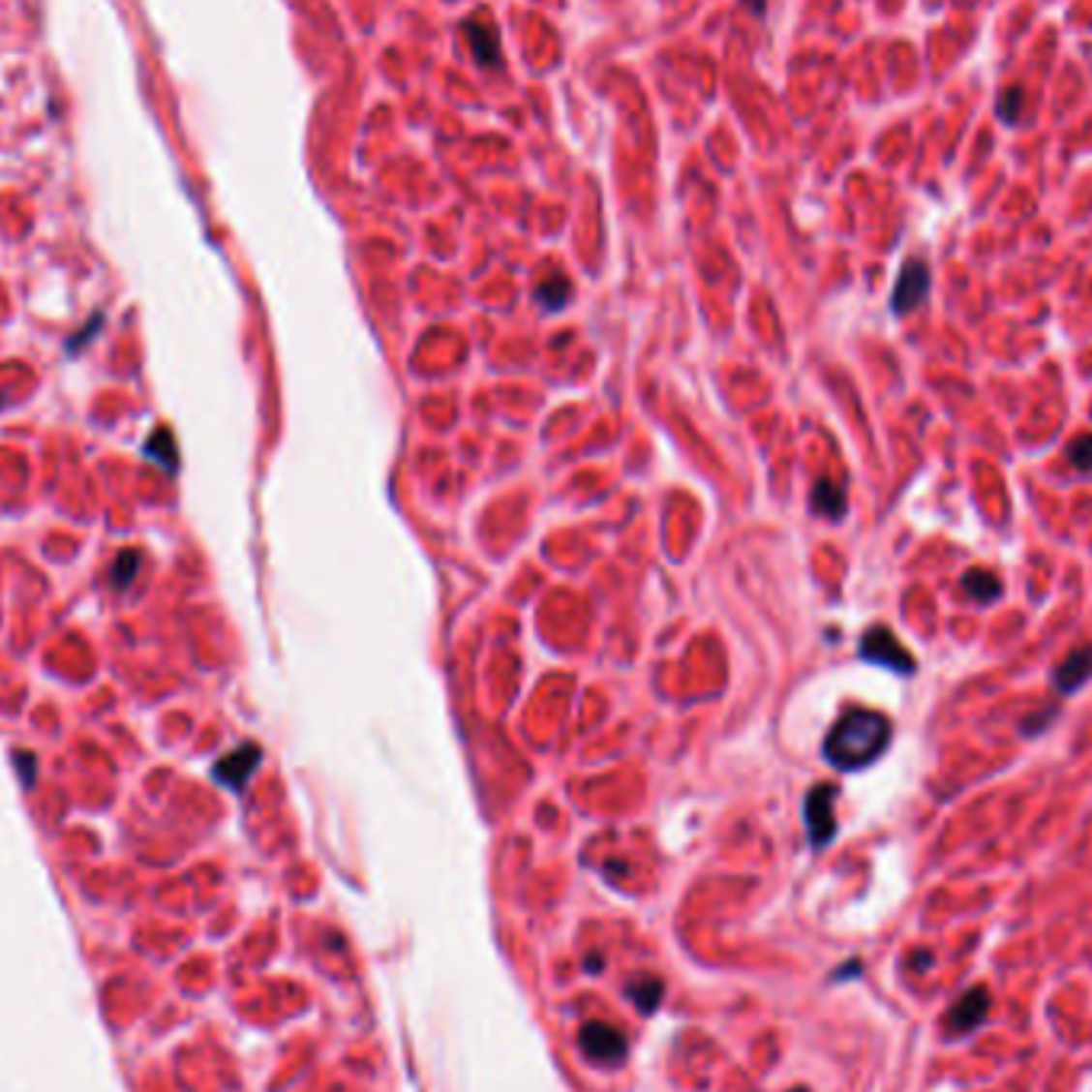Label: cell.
<instances>
[{
  "label": "cell",
  "instance_id": "1",
  "mask_svg": "<svg viewBox=\"0 0 1092 1092\" xmlns=\"http://www.w3.org/2000/svg\"><path fill=\"white\" fill-rule=\"evenodd\" d=\"M888 742H892V722L875 710L853 706L834 722L828 738H824V757L840 774H853V770H863L872 760H879Z\"/></svg>",
  "mask_w": 1092,
  "mask_h": 1092
},
{
  "label": "cell",
  "instance_id": "2",
  "mask_svg": "<svg viewBox=\"0 0 1092 1092\" xmlns=\"http://www.w3.org/2000/svg\"><path fill=\"white\" fill-rule=\"evenodd\" d=\"M578 1047L585 1051L588 1061L601 1067H617L626 1057V1038L617 1025L610 1022H588L578 1032Z\"/></svg>",
  "mask_w": 1092,
  "mask_h": 1092
},
{
  "label": "cell",
  "instance_id": "3",
  "mask_svg": "<svg viewBox=\"0 0 1092 1092\" xmlns=\"http://www.w3.org/2000/svg\"><path fill=\"white\" fill-rule=\"evenodd\" d=\"M860 655L865 661H872V665H882L895 674H910L917 668V661L910 658V652L897 642V636L892 633V629H885V626H872L869 633L863 636Z\"/></svg>",
  "mask_w": 1092,
  "mask_h": 1092
},
{
  "label": "cell",
  "instance_id": "4",
  "mask_svg": "<svg viewBox=\"0 0 1092 1092\" xmlns=\"http://www.w3.org/2000/svg\"><path fill=\"white\" fill-rule=\"evenodd\" d=\"M834 799H837V786L821 783L808 792L805 799V828H808V843L815 850L828 847L837 834V818H834Z\"/></svg>",
  "mask_w": 1092,
  "mask_h": 1092
},
{
  "label": "cell",
  "instance_id": "5",
  "mask_svg": "<svg viewBox=\"0 0 1092 1092\" xmlns=\"http://www.w3.org/2000/svg\"><path fill=\"white\" fill-rule=\"evenodd\" d=\"M987 1013H990V993L984 987H971L949 1006L942 1025H946L949 1038H961V1035H971L974 1029H981Z\"/></svg>",
  "mask_w": 1092,
  "mask_h": 1092
},
{
  "label": "cell",
  "instance_id": "6",
  "mask_svg": "<svg viewBox=\"0 0 1092 1092\" xmlns=\"http://www.w3.org/2000/svg\"><path fill=\"white\" fill-rule=\"evenodd\" d=\"M929 294V269L924 259H907L901 275H897L895 294H892V310L897 317H907L910 310H917L926 301Z\"/></svg>",
  "mask_w": 1092,
  "mask_h": 1092
},
{
  "label": "cell",
  "instance_id": "7",
  "mask_svg": "<svg viewBox=\"0 0 1092 1092\" xmlns=\"http://www.w3.org/2000/svg\"><path fill=\"white\" fill-rule=\"evenodd\" d=\"M259 760H262L259 747H256V744H243L233 754L221 757L218 764H214V779H218V783H224V786H230L233 792H240L246 786V779L253 776V770L259 767Z\"/></svg>",
  "mask_w": 1092,
  "mask_h": 1092
},
{
  "label": "cell",
  "instance_id": "8",
  "mask_svg": "<svg viewBox=\"0 0 1092 1092\" xmlns=\"http://www.w3.org/2000/svg\"><path fill=\"white\" fill-rule=\"evenodd\" d=\"M1092 678V646H1083L1054 668V687L1061 693H1074Z\"/></svg>",
  "mask_w": 1092,
  "mask_h": 1092
},
{
  "label": "cell",
  "instance_id": "9",
  "mask_svg": "<svg viewBox=\"0 0 1092 1092\" xmlns=\"http://www.w3.org/2000/svg\"><path fill=\"white\" fill-rule=\"evenodd\" d=\"M464 29H467L470 48H473V58L483 64V68L499 64V29L492 23H483V19H464Z\"/></svg>",
  "mask_w": 1092,
  "mask_h": 1092
},
{
  "label": "cell",
  "instance_id": "10",
  "mask_svg": "<svg viewBox=\"0 0 1092 1092\" xmlns=\"http://www.w3.org/2000/svg\"><path fill=\"white\" fill-rule=\"evenodd\" d=\"M961 588H965V594L978 604H990L1003 594V582L987 569H971L961 578Z\"/></svg>",
  "mask_w": 1092,
  "mask_h": 1092
},
{
  "label": "cell",
  "instance_id": "11",
  "mask_svg": "<svg viewBox=\"0 0 1092 1092\" xmlns=\"http://www.w3.org/2000/svg\"><path fill=\"white\" fill-rule=\"evenodd\" d=\"M811 501H815V508L821 511L824 518H831V521H837V518L847 515V496H843V489L837 483H831V479H821V483L815 486V496H811Z\"/></svg>",
  "mask_w": 1092,
  "mask_h": 1092
},
{
  "label": "cell",
  "instance_id": "12",
  "mask_svg": "<svg viewBox=\"0 0 1092 1092\" xmlns=\"http://www.w3.org/2000/svg\"><path fill=\"white\" fill-rule=\"evenodd\" d=\"M661 993H665V984H661L658 978H649V974L629 981V997L636 1000V1006L642 1013H655L658 1003H661Z\"/></svg>",
  "mask_w": 1092,
  "mask_h": 1092
},
{
  "label": "cell",
  "instance_id": "13",
  "mask_svg": "<svg viewBox=\"0 0 1092 1092\" xmlns=\"http://www.w3.org/2000/svg\"><path fill=\"white\" fill-rule=\"evenodd\" d=\"M137 565H141V553L137 550H125V553H119L115 556V562H112V575H109V582H112V588H128L135 582V572H137Z\"/></svg>",
  "mask_w": 1092,
  "mask_h": 1092
},
{
  "label": "cell",
  "instance_id": "14",
  "mask_svg": "<svg viewBox=\"0 0 1092 1092\" xmlns=\"http://www.w3.org/2000/svg\"><path fill=\"white\" fill-rule=\"evenodd\" d=\"M147 457H157L164 470H176L179 457L173 451V438H169L167 428H157V432L147 438Z\"/></svg>",
  "mask_w": 1092,
  "mask_h": 1092
},
{
  "label": "cell",
  "instance_id": "15",
  "mask_svg": "<svg viewBox=\"0 0 1092 1092\" xmlns=\"http://www.w3.org/2000/svg\"><path fill=\"white\" fill-rule=\"evenodd\" d=\"M1019 112H1022V87L1019 83H1013V87H1006L1003 96H1000V106H997V115L1003 125H1016L1019 122Z\"/></svg>",
  "mask_w": 1092,
  "mask_h": 1092
},
{
  "label": "cell",
  "instance_id": "16",
  "mask_svg": "<svg viewBox=\"0 0 1092 1092\" xmlns=\"http://www.w3.org/2000/svg\"><path fill=\"white\" fill-rule=\"evenodd\" d=\"M1070 464H1074L1079 473H1092V435H1077L1067 447Z\"/></svg>",
  "mask_w": 1092,
  "mask_h": 1092
},
{
  "label": "cell",
  "instance_id": "17",
  "mask_svg": "<svg viewBox=\"0 0 1092 1092\" xmlns=\"http://www.w3.org/2000/svg\"><path fill=\"white\" fill-rule=\"evenodd\" d=\"M537 297H540V301H543L546 307H550V310H560V307L565 304V297H569V282L556 275L553 282H546V285L537 288Z\"/></svg>",
  "mask_w": 1092,
  "mask_h": 1092
},
{
  "label": "cell",
  "instance_id": "18",
  "mask_svg": "<svg viewBox=\"0 0 1092 1092\" xmlns=\"http://www.w3.org/2000/svg\"><path fill=\"white\" fill-rule=\"evenodd\" d=\"M910 961H914V965H920L917 971H926L929 965H933V956H929V952H917V956L910 958Z\"/></svg>",
  "mask_w": 1092,
  "mask_h": 1092
},
{
  "label": "cell",
  "instance_id": "19",
  "mask_svg": "<svg viewBox=\"0 0 1092 1092\" xmlns=\"http://www.w3.org/2000/svg\"><path fill=\"white\" fill-rule=\"evenodd\" d=\"M744 4H747V7H751V10H754V14H764V7H767V4H764V0H744Z\"/></svg>",
  "mask_w": 1092,
  "mask_h": 1092
}]
</instances>
